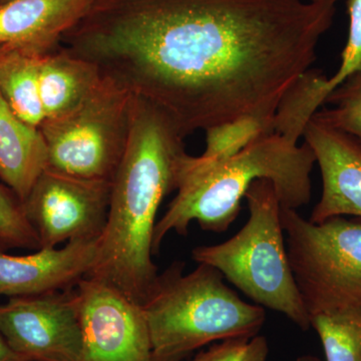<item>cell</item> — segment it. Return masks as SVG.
<instances>
[{
  "instance_id": "obj_1",
  "label": "cell",
  "mask_w": 361,
  "mask_h": 361,
  "mask_svg": "<svg viewBox=\"0 0 361 361\" xmlns=\"http://www.w3.org/2000/svg\"><path fill=\"white\" fill-rule=\"evenodd\" d=\"M336 2L94 0L61 44L186 137L246 116L274 121L314 63Z\"/></svg>"
},
{
  "instance_id": "obj_2",
  "label": "cell",
  "mask_w": 361,
  "mask_h": 361,
  "mask_svg": "<svg viewBox=\"0 0 361 361\" xmlns=\"http://www.w3.org/2000/svg\"><path fill=\"white\" fill-rule=\"evenodd\" d=\"M184 139L163 111L134 94L129 141L111 180L108 220L87 277L113 285L141 306L159 276L153 262L157 212L177 190Z\"/></svg>"
},
{
  "instance_id": "obj_3",
  "label": "cell",
  "mask_w": 361,
  "mask_h": 361,
  "mask_svg": "<svg viewBox=\"0 0 361 361\" xmlns=\"http://www.w3.org/2000/svg\"><path fill=\"white\" fill-rule=\"evenodd\" d=\"M315 163L307 142L297 144L276 133L262 135L222 161L187 154L180 164L177 195L154 229V255L169 233L186 235L193 221L206 231H227L258 180L272 183L282 208L297 210L307 205Z\"/></svg>"
},
{
  "instance_id": "obj_4",
  "label": "cell",
  "mask_w": 361,
  "mask_h": 361,
  "mask_svg": "<svg viewBox=\"0 0 361 361\" xmlns=\"http://www.w3.org/2000/svg\"><path fill=\"white\" fill-rule=\"evenodd\" d=\"M184 267L177 262L159 275L142 303L152 361H180L212 342L258 336L264 308L242 300L212 266L183 275Z\"/></svg>"
},
{
  "instance_id": "obj_5",
  "label": "cell",
  "mask_w": 361,
  "mask_h": 361,
  "mask_svg": "<svg viewBox=\"0 0 361 361\" xmlns=\"http://www.w3.org/2000/svg\"><path fill=\"white\" fill-rule=\"evenodd\" d=\"M249 218L223 243L192 251L198 264L212 266L257 305L286 316L299 329H310V316L287 255L281 204L270 180L252 185L245 195Z\"/></svg>"
},
{
  "instance_id": "obj_6",
  "label": "cell",
  "mask_w": 361,
  "mask_h": 361,
  "mask_svg": "<svg viewBox=\"0 0 361 361\" xmlns=\"http://www.w3.org/2000/svg\"><path fill=\"white\" fill-rule=\"evenodd\" d=\"M287 255L310 317L318 313L361 307V219H304L281 207Z\"/></svg>"
},
{
  "instance_id": "obj_7",
  "label": "cell",
  "mask_w": 361,
  "mask_h": 361,
  "mask_svg": "<svg viewBox=\"0 0 361 361\" xmlns=\"http://www.w3.org/2000/svg\"><path fill=\"white\" fill-rule=\"evenodd\" d=\"M134 94L103 75L75 110L39 129L47 147V168L80 179L111 182L129 141Z\"/></svg>"
},
{
  "instance_id": "obj_8",
  "label": "cell",
  "mask_w": 361,
  "mask_h": 361,
  "mask_svg": "<svg viewBox=\"0 0 361 361\" xmlns=\"http://www.w3.org/2000/svg\"><path fill=\"white\" fill-rule=\"evenodd\" d=\"M111 182L80 179L47 168L23 202L40 248L101 238L110 208Z\"/></svg>"
},
{
  "instance_id": "obj_9",
  "label": "cell",
  "mask_w": 361,
  "mask_h": 361,
  "mask_svg": "<svg viewBox=\"0 0 361 361\" xmlns=\"http://www.w3.org/2000/svg\"><path fill=\"white\" fill-rule=\"evenodd\" d=\"M0 334L26 361H82V323L75 287L11 297L0 304Z\"/></svg>"
},
{
  "instance_id": "obj_10",
  "label": "cell",
  "mask_w": 361,
  "mask_h": 361,
  "mask_svg": "<svg viewBox=\"0 0 361 361\" xmlns=\"http://www.w3.org/2000/svg\"><path fill=\"white\" fill-rule=\"evenodd\" d=\"M82 323V361H152L144 310L113 285L85 277L75 286Z\"/></svg>"
},
{
  "instance_id": "obj_11",
  "label": "cell",
  "mask_w": 361,
  "mask_h": 361,
  "mask_svg": "<svg viewBox=\"0 0 361 361\" xmlns=\"http://www.w3.org/2000/svg\"><path fill=\"white\" fill-rule=\"evenodd\" d=\"M322 173V193L312 223L330 218L361 219V146L341 130L311 118L303 133Z\"/></svg>"
},
{
  "instance_id": "obj_12",
  "label": "cell",
  "mask_w": 361,
  "mask_h": 361,
  "mask_svg": "<svg viewBox=\"0 0 361 361\" xmlns=\"http://www.w3.org/2000/svg\"><path fill=\"white\" fill-rule=\"evenodd\" d=\"M99 241H70L63 248H40L23 256L9 255L0 248V296L11 298L75 288L94 269Z\"/></svg>"
},
{
  "instance_id": "obj_13",
  "label": "cell",
  "mask_w": 361,
  "mask_h": 361,
  "mask_svg": "<svg viewBox=\"0 0 361 361\" xmlns=\"http://www.w3.org/2000/svg\"><path fill=\"white\" fill-rule=\"evenodd\" d=\"M94 0H14L0 6V47L44 56L89 13Z\"/></svg>"
},
{
  "instance_id": "obj_14",
  "label": "cell",
  "mask_w": 361,
  "mask_h": 361,
  "mask_svg": "<svg viewBox=\"0 0 361 361\" xmlns=\"http://www.w3.org/2000/svg\"><path fill=\"white\" fill-rule=\"evenodd\" d=\"M47 160L42 130L20 120L0 94V178L23 202Z\"/></svg>"
},
{
  "instance_id": "obj_15",
  "label": "cell",
  "mask_w": 361,
  "mask_h": 361,
  "mask_svg": "<svg viewBox=\"0 0 361 361\" xmlns=\"http://www.w3.org/2000/svg\"><path fill=\"white\" fill-rule=\"evenodd\" d=\"M103 78L99 66L63 44L39 63V94L44 120H54L80 106Z\"/></svg>"
},
{
  "instance_id": "obj_16",
  "label": "cell",
  "mask_w": 361,
  "mask_h": 361,
  "mask_svg": "<svg viewBox=\"0 0 361 361\" xmlns=\"http://www.w3.org/2000/svg\"><path fill=\"white\" fill-rule=\"evenodd\" d=\"M40 59L9 49L0 58V94L20 120L35 128L44 120L39 94Z\"/></svg>"
},
{
  "instance_id": "obj_17",
  "label": "cell",
  "mask_w": 361,
  "mask_h": 361,
  "mask_svg": "<svg viewBox=\"0 0 361 361\" xmlns=\"http://www.w3.org/2000/svg\"><path fill=\"white\" fill-rule=\"evenodd\" d=\"M327 77L322 71L310 68L287 92L274 116V133L297 142L306 126L324 104L322 89Z\"/></svg>"
},
{
  "instance_id": "obj_18",
  "label": "cell",
  "mask_w": 361,
  "mask_h": 361,
  "mask_svg": "<svg viewBox=\"0 0 361 361\" xmlns=\"http://www.w3.org/2000/svg\"><path fill=\"white\" fill-rule=\"evenodd\" d=\"M310 325L319 336L326 361H361V307L318 313Z\"/></svg>"
},
{
  "instance_id": "obj_19",
  "label": "cell",
  "mask_w": 361,
  "mask_h": 361,
  "mask_svg": "<svg viewBox=\"0 0 361 361\" xmlns=\"http://www.w3.org/2000/svg\"><path fill=\"white\" fill-rule=\"evenodd\" d=\"M206 148L200 156L206 161L225 160L262 135L274 133V121L258 116H246L221 123L205 130Z\"/></svg>"
},
{
  "instance_id": "obj_20",
  "label": "cell",
  "mask_w": 361,
  "mask_h": 361,
  "mask_svg": "<svg viewBox=\"0 0 361 361\" xmlns=\"http://www.w3.org/2000/svg\"><path fill=\"white\" fill-rule=\"evenodd\" d=\"M313 118L341 130L361 146V73L336 87Z\"/></svg>"
},
{
  "instance_id": "obj_21",
  "label": "cell",
  "mask_w": 361,
  "mask_h": 361,
  "mask_svg": "<svg viewBox=\"0 0 361 361\" xmlns=\"http://www.w3.org/2000/svg\"><path fill=\"white\" fill-rule=\"evenodd\" d=\"M0 248L39 250L37 232L26 218L23 201L13 190L0 184Z\"/></svg>"
},
{
  "instance_id": "obj_22",
  "label": "cell",
  "mask_w": 361,
  "mask_h": 361,
  "mask_svg": "<svg viewBox=\"0 0 361 361\" xmlns=\"http://www.w3.org/2000/svg\"><path fill=\"white\" fill-rule=\"evenodd\" d=\"M346 4L349 16L348 42L342 51L338 70L331 78H327L323 87L325 99L348 78L361 73V0H346Z\"/></svg>"
},
{
  "instance_id": "obj_23",
  "label": "cell",
  "mask_w": 361,
  "mask_h": 361,
  "mask_svg": "<svg viewBox=\"0 0 361 361\" xmlns=\"http://www.w3.org/2000/svg\"><path fill=\"white\" fill-rule=\"evenodd\" d=\"M268 353L264 336L241 337L221 341L192 361H267Z\"/></svg>"
},
{
  "instance_id": "obj_24",
  "label": "cell",
  "mask_w": 361,
  "mask_h": 361,
  "mask_svg": "<svg viewBox=\"0 0 361 361\" xmlns=\"http://www.w3.org/2000/svg\"><path fill=\"white\" fill-rule=\"evenodd\" d=\"M0 361H26L18 355L7 343L6 338L0 334Z\"/></svg>"
},
{
  "instance_id": "obj_25",
  "label": "cell",
  "mask_w": 361,
  "mask_h": 361,
  "mask_svg": "<svg viewBox=\"0 0 361 361\" xmlns=\"http://www.w3.org/2000/svg\"><path fill=\"white\" fill-rule=\"evenodd\" d=\"M295 361H320V360L313 355H302L297 358Z\"/></svg>"
},
{
  "instance_id": "obj_26",
  "label": "cell",
  "mask_w": 361,
  "mask_h": 361,
  "mask_svg": "<svg viewBox=\"0 0 361 361\" xmlns=\"http://www.w3.org/2000/svg\"><path fill=\"white\" fill-rule=\"evenodd\" d=\"M14 1V0H0V6L8 4V2Z\"/></svg>"
},
{
  "instance_id": "obj_27",
  "label": "cell",
  "mask_w": 361,
  "mask_h": 361,
  "mask_svg": "<svg viewBox=\"0 0 361 361\" xmlns=\"http://www.w3.org/2000/svg\"><path fill=\"white\" fill-rule=\"evenodd\" d=\"M4 51H6V49H2V47H0V58H1L2 54H4Z\"/></svg>"
},
{
  "instance_id": "obj_28",
  "label": "cell",
  "mask_w": 361,
  "mask_h": 361,
  "mask_svg": "<svg viewBox=\"0 0 361 361\" xmlns=\"http://www.w3.org/2000/svg\"><path fill=\"white\" fill-rule=\"evenodd\" d=\"M337 1H338V0H337Z\"/></svg>"
}]
</instances>
